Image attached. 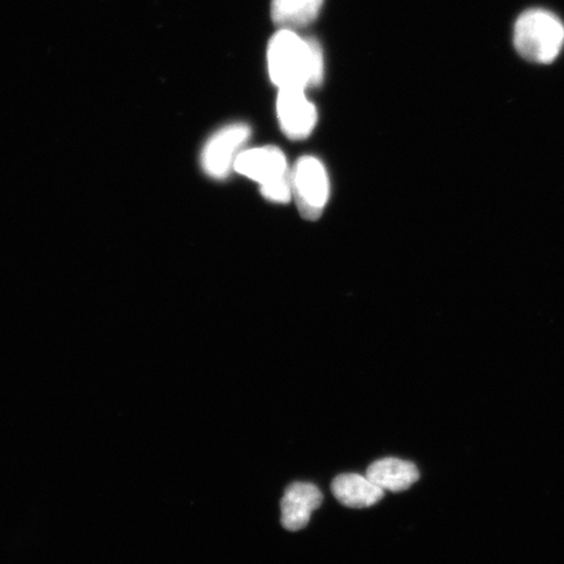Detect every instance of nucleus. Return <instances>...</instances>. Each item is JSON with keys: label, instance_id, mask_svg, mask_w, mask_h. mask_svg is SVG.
Here are the masks:
<instances>
[{"label": "nucleus", "instance_id": "obj_1", "mask_svg": "<svg viewBox=\"0 0 564 564\" xmlns=\"http://www.w3.org/2000/svg\"><path fill=\"white\" fill-rule=\"evenodd\" d=\"M268 70L279 89L319 87L324 77L323 51L314 39H302L292 30L273 35L267 52Z\"/></svg>", "mask_w": 564, "mask_h": 564}, {"label": "nucleus", "instance_id": "obj_2", "mask_svg": "<svg viewBox=\"0 0 564 564\" xmlns=\"http://www.w3.org/2000/svg\"><path fill=\"white\" fill-rule=\"evenodd\" d=\"M513 45L525 61L549 65L563 51L564 24L547 10H528L514 23Z\"/></svg>", "mask_w": 564, "mask_h": 564}, {"label": "nucleus", "instance_id": "obj_3", "mask_svg": "<svg viewBox=\"0 0 564 564\" xmlns=\"http://www.w3.org/2000/svg\"><path fill=\"white\" fill-rule=\"evenodd\" d=\"M235 171L260 187L267 200L286 204L293 199L291 171L284 152L274 145L251 148L238 154Z\"/></svg>", "mask_w": 564, "mask_h": 564}, {"label": "nucleus", "instance_id": "obj_4", "mask_svg": "<svg viewBox=\"0 0 564 564\" xmlns=\"http://www.w3.org/2000/svg\"><path fill=\"white\" fill-rule=\"evenodd\" d=\"M292 197L308 221L319 220L329 200L330 185L326 166L314 156H303L291 171Z\"/></svg>", "mask_w": 564, "mask_h": 564}, {"label": "nucleus", "instance_id": "obj_5", "mask_svg": "<svg viewBox=\"0 0 564 564\" xmlns=\"http://www.w3.org/2000/svg\"><path fill=\"white\" fill-rule=\"evenodd\" d=\"M249 124L237 122L223 127L204 145L200 164L210 178L223 181L235 171L238 154L245 150L251 138Z\"/></svg>", "mask_w": 564, "mask_h": 564}, {"label": "nucleus", "instance_id": "obj_6", "mask_svg": "<svg viewBox=\"0 0 564 564\" xmlns=\"http://www.w3.org/2000/svg\"><path fill=\"white\" fill-rule=\"evenodd\" d=\"M281 131L291 140H303L312 135L316 122L315 105L308 101L305 90L279 89L276 102Z\"/></svg>", "mask_w": 564, "mask_h": 564}, {"label": "nucleus", "instance_id": "obj_7", "mask_svg": "<svg viewBox=\"0 0 564 564\" xmlns=\"http://www.w3.org/2000/svg\"><path fill=\"white\" fill-rule=\"evenodd\" d=\"M323 503V494L313 484L294 482L281 499V524L286 531L306 528L315 510Z\"/></svg>", "mask_w": 564, "mask_h": 564}, {"label": "nucleus", "instance_id": "obj_8", "mask_svg": "<svg viewBox=\"0 0 564 564\" xmlns=\"http://www.w3.org/2000/svg\"><path fill=\"white\" fill-rule=\"evenodd\" d=\"M366 477L384 491H405L420 479L419 468L411 462L397 457L380 458L372 463Z\"/></svg>", "mask_w": 564, "mask_h": 564}, {"label": "nucleus", "instance_id": "obj_9", "mask_svg": "<svg viewBox=\"0 0 564 564\" xmlns=\"http://www.w3.org/2000/svg\"><path fill=\"white\" fill-rule=\"evenodd\" d=\"M330 490L335 498L349 509H368L384 497V490L372 484L368 477L356 474L337 476Z\"/></svg>", "mask_w": 564, "mask_h": 564}, {"label": "nucleus", "instance_id": "obj_10", "mask_svg": "<svg viewBox=\"0 0 564 564\" xmlns=\"http://www.w3.org/2000/svg\"><path fill=\"white\" fill-rule=\"evenodd\" d=\"M324 0H272V18L281 30L312 24L319 15Z\"/></svg>", "mask_w": 564, "mask_h": 564}]
</instances>
